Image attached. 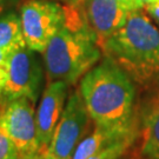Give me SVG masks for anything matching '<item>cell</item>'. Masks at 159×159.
<instances>
[{
  "label": "cell",
  "mask_w": 159,
  "mask_h": 159,
  "mask_svg": "<svg viewBox=\"0 0 159 159\" xmlns=\"http://www.w3.org/2000/svg\"><path fill=\"white\" fill-rule=\"evenodd\" d=\"M138 136H139V131L131 134V136L126 137V138L117 140L106 148H104L94 156H92L90 159H119L120 157H123L127 152V150L132 146V144L136 142Z\"/></svg>",
  "instance_id": "13"
},
{
  "label": "cell",
  "mask_w": 159,
  "mask_h": 159,
  "mask_svg": "<svg viewBox=\"0 0 159 159\" xmlns=\"http://www.w3.org/2000/svg\"><path fill=\"white\" fill-rule=\"evenodd\" d=\"M73 4L80 7L100 47L125 25L130 14V11L113 0H77Z\"/></svg>",
  "instance_id": "9"
},
{
  "label": "cell",
  "mask_w": 159,
  "mask_h": 159,
  "mask_svg": "<svg viewBox=\"0 0 159 159\" xmlns=\"http://www.w3.org/2000/svg\"><path fill=\"white\" fill-rule=\"evenodd\" d=\"M91 120L79 90L71 93L47 152L61 159H71L78 144L87 134Z\"/></svg>",
  "instance_id": "5"
},
{
  "label": "cell",
  "mask_w": 159,
  "mask_h": 159,
  "mask_svg": "<svg viewBox=\"0 0 159 159\" xmlns=\"http://www.w3.org/2000/svg\"><path fill=\"white\" fill-rule=\"evenodd\" d=\"M41 81L43 67L33 50L26 46L12 53L8 79L2 94V106L19 98H27L35 104L39 97Z\"/></svg>",
  "instance_id": "6"
},
{
  "label": "cell",
  "mask_w": 159,
  "mask_h": 159,
  "mask_svg": "<svg viewBox=\"0 0 159 159\" xmlns=\"http://www.w3.org/2000/svg\"><path fill=\"white\" fill-rule=\"evenodd\" d=\"M65 23L43 52L47 84L74 85L102 59V50L77 4H65Z\"/></svg>",
  "instance_id": "1"
},
{
  "label": "cell",
  "mask_w": 159,
  "mask_h": 159,
  "mask_svg": "<svg viewBox=\"0 0 159 159\" xmlns=\"http://www.w3.org/2000/svg\"><path fill=\"white\" fill-rule=\"evenodd\" d=\"M68 86L67 83L61 80L52 81L47 84L43 93L41 102L35 112L37 139L41 151H47L58 123L63 116Z\"/></svg>",
  "instance_id": "8"
},
{
  "label": "cell",
  "mask_w": 159,
  "mask_h": 159,
  "mask_svg": "<svg viewBox=\"0 0 159 159\" xmlns=\"http://www.w3.org/2000/svg\"><path fill=\"white\" fill-rule=\"evenodd\" d=\"M140 153L148 159H159V90L148 98L140 111Z\"/></svg>",
  "instance_id": "11"
},
{
  "label": "cell",
  "mask_w": 159,
  "mask_h": 159,
  "mask_svg": "<svg viewBox=\"0 0 159 159\" xmlns=\"http://www.w3.org/2000/svg\"><path fill=\"white\" fill-rule=\"evenodd\" d=\"M144 10L148 13V17L153 19L157 24H159V5L144 6Z\"/></svg>",
  "instance_id": "17"
},
{
  "label": "cell",
  "mask_w": 159,
  "mask_h": 159,
  "mask_svg": "<svg viewBox=\"0 0 159 159\" xmlns=\"http://www.w3.org/2000/svg\"><path fill=\"white\" fill-rule=\"evenodd\" d=\"M66 4H73V2H75L77 0H64Z\"/></svg>",
  "instance_id": "22"
},
{
  "label": "cell",
  "mask_w": 159,
  "mask_h": 159,
  "mask_svg": "<svg viewBox=\"0 0 159 159\" xmlns=\"http://www.w3.org/2000/svg\"><path fill=\"white\" fill-rule=\"evenodd\" d=\"M116 2H118L120 6H123L127 11H139L144 8V4L142 0H113Z\"/></svg>",
  "instance_id": "16"
},
{
  "label": "cell",
  "mask_w": 159,
  "mask_h": 159,
  "mask_svg": "<svg viewBox=\"0 0 159 159\" xmlns=\"http://www.w3.org/2000/svg\"><path fill=\"white\" fill-rule=\"evenodd\" d=\"M144 6H151V5H159V0H142Z\"/></svg>",
  "instance_id": "19"
},
{
  "label": "cell",
  "mask_w": 159,
  "mask_h": 159,
  "mask_svg": "<svg viewBox=\"0 0 159 159\" xmlns=\"http://www.w3.org/2000/svg\"><path fill=\"white\" fill-rule=\"evenodd\" d=\"M19 152L11 138L0 129V159H18Z\"/></svg>",
  "instance_id": "14"
},
{
  "label": "cell",
  "mask_w": 159,
  "mask_h": 159,
  "mask_svg": "<svg viewBox=\"0 0 159 159\" xmlns=\"http://www.w3.org/2000/svg\"><path fill=\"white\" fill-rule=\"evenodd\" d=\"M33 102L19 98L0 108V129L11 138L19 156L40 151Z\"/></svg>",
  "instance_id": "7"
},
{
  "label": "cell",
  "mask_w": 159,
  "mask_h": 159,
  "mask_svg": "<svg viewBox=\"0 0 159 159\" xmlns=\"http://www.w3.org/2000/svg\"><path fill=\"white\" fill-rule=\"evenodd\" d=\"M138 131H139L138 121L130 126H113V127L94 124L93 130L89 134H86L83 138V140L78 144L71 159H90L92 156L106 148L111 144L131 136Z\"/></svg>",
  "instance_id": "10"
},
{
  "label": "cell",
  "mask_w": 159,
  "mask_h": 159,
  "mask_svg": "<svg viewBox=\"0 0 159 159\" xmlns=\"http://www.w3.org/2000/svg\"><path fill=\"white\" fill-rule=\"evenodd\" d=\"M79 92L93 124L113 127L137 121L134 81L108 57L81 78Z\"/></svg>",
  "instance_id": "2"
},
{
  "label": "cell",
  "mask_w": 159,
  "mask_h": 159,
  "mask_svg": "<svg viewBox=\"0 0 159 159\" xmlns=\"http://www.w3.org/2000/svg\"><path fill=\"white\" fill-rule=\"evenodd\" d=\"M19 14L26 45L40 53L65 23V6L52 0H26Z\"/></svg>",
  "instance_id": "4"
},
{
  "label": "cell",
  "mask_w": 159,
  "mask_h": 159,
  "mask_svg": "<svg viewBox=\"0 0 159 159\" xmlns=\"http://www.w3.org/2000/svg\"><path fill=\"white\" fill-rule=\"evenodd\" d=\"M45 152L46 151H37L34 153H30V154H23V156H19L18 159H44L45 157Z\"/></svg>",
  "instance_id": "18"
},
{
  "label": "cell",
  "mask_w": 159,
  "mask_h": 159,
  "mask_svg": "<svg viewBox=\"0 0 159 159\" xmlns=\"http://www.w3.org/2000/svg\"><path fill=\"white\" fill-rule=\"evenodd\" d=\"M10 58H11L10 53L0 51V108L2 106V94H4L6 83L8 79Z\"/></svg>",
  "instance_id": "15"
},
{
  "label": "cell",
  "mask_w": 159,
  "mask_h": 159,
  "mask_svg": "<svg viewBox=\"0 0 159 159\" xmlns=\"http://www.w3.org/2000/svg\"><path fill=\"white\" fill-rule=\"evenodd\" d=\"M44 159H61V158H59V157H56V156H53V154L48 153V152L46 151V152H45V157H44Z\"/></svg>",
  "instance_id": "21"
},
{
  "label": "cell",
  "mask_w": 159,
  "mask_h": 159,
  "mask_svg": "<svg viewBox=\"0 0 159 159\" xmlns=\"http://www.w3.org/2000/svg\"><path fill=\"white\" fill-rule=\"evenodd\" d=\"M7 1L8 0H0V16L5 12L6 5H7Z\"/></svg>",
  "instance_id": "20"
},
{
  "label": "cell",
  "mask_w": 159,
  "mask_h": 159,
  "mask_svg": "<svg viewBox=\"0 0 159 159\" xmlns=\"http://www.w3.org/2000/svg\"><path fill=\"white\" fill-rule=\"evenodd\" d=\"M102 50L134 84L150 87L159 83V30L144 8L130 12L125 25L102 44Z\"/></svg>",
  "instance_id": "3"
},
{
  "label": "cell",
  "mask_w": 159,
  "mask_h": 159,
  "mask_svg": "<svg viewBox=\"0 0 159 159\" xmlns=\"http://www.w3.org/2000/svg\"><path fill=\"white\" fill-rule=\"evenodd\" d=\"M26 46L20 14L14 11L4 12L0 16V51L12 54Z\"/></svg>",
  "instance_id": "12"
}]
</instances>
